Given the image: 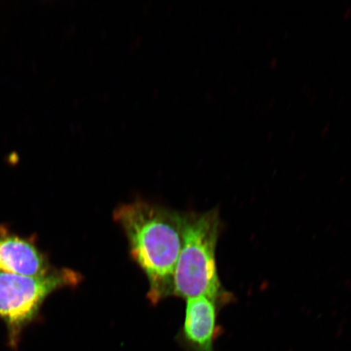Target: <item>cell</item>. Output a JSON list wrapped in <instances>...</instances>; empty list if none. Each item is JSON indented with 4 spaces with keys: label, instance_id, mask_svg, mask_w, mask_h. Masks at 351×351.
I'll return each mask as SVG.
<instances>
[{
    "label": "cell",
    "instance_id": "obj_1",
    "mask_svg": "<svg viewBox=\"0 0 351 351\" xmlns=\"http://www.w3.org/2000/svg\"><path fill=\"white\" fill-rule=\"evenodd\" d=\"M113 219L128 240L132 260L146 275L147 298L157 305L172 296L182 245L181 213L146 201L123 204Z\"/></svg>",
    "mask_w": 351,
    "mask_h": 351
},
{
    "label": "cell",
    "instance_id": "obj_2",
    "mask_svg": "<svg viewBox=\"0 0 351 351\" xmlns=\"http://www.w3.org/2000/svg\"><path fill=\"white\" fill-rule=\"evenodd\" d=\"M182 245L173 276L172 296H207L222 305L231 295L219 280L216 250L221 231L217 209L205 213H181Z\"/></svg>",
    "mask_w": 351,
    "mask_h": 351
},
{
    "label": "cell",
    "instance_id": "obj_3",
    "mask_svg": "<svg viewBox=\"0 0 351 351\" xmlns=\"http://www.w3.org/2000/svg\"><path fill=\"white\" fill-rule=\"evenodd\" d=\"M82 276L56 269L43 276H25L0 271V319L6 324L8 344L16 348L22 331L36 319L44 302L58 289L77 287Z\"/></svg>",
    "mask_w": 351,
    "mask_h": 351
},
{
    "label": "cell",
    "instance_id": "obj_4",
    "mask_svg": "<svg viewBox=\"0 0 351 351\" xmlns=\"http://www.w3.org/2000/svg\"><path fill=\"white\" fill-rule=\"evenodd\" d=\"M185 319L177 341L185 351H216L214 346L221 335L217 324L221 302L207 296L188 298Z\"/></svg>",
    "mask_w": 351,
    "mask_h": 351
},
{
    "label": "cell",
    "instance_id": "obj_5",
    "mask_svg": "<svg viewBox=\"0 0 351 351\" xmlns=\"http://www.w3.org/2000/svg\"><path fill=\"white\" fill-rule=\"evenodd\" d=\"M55 269L33 239L23 238L0 226V271L25 276H43Z\"/></svg>",
    "mask_w": 351,
    "mask_h": 351
},
{
    "label": "cell",
    "instance_id": "obj_6",
    "mask_svg": "<svg viewBox=\"0 0 351 351\" xmlns=\"http://www.w3.org/2000/svg\"><path fill=\"white\" fill-rule=\"evenodd\" d=\"M278 60L274 58V60H271V62L269 64L270 68L271 69H274L276 67V65H278Z\"/></svg>",
    "mask_w": 351,
    "mask_h": 351
},
{
    "label": "cell",
    "instance_id": "obj_7",
    "mask_svg": "<svg viewBox=\"0 0 351 351\" xmlns=\"http://www.w3.org/2000/svg\"><path fill=\"white\" fill-rule=\"evenodd\" d=\"M329 127H330V124H329V123H328V124L326 125V127H324V128L323 129L322 134V136L327 134Z\"/></svg>",
    "mask_w": 351,
    "mask_h": 351
}]
</instances>
